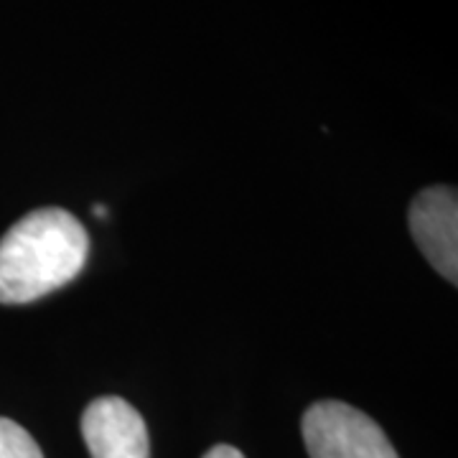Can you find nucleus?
<instances>
[{"mask_svg":"<svg viewBox=\"0 0 458 458\" xmlns=\"http://www.w3.org/2000/svg\"><path fill=\"white\" fill-rule=\"evenodd\" d=\"M301 428L311 458H400L369 415L339 400L313 403Z\"/></svg>","mask_w":458,"mask_h":458,"instance_id":"nucleus-2","label":"nucleus"},{"mask_svg":"<svg viewBox=\"0 0 458 458\" xmlns=\"http://www.w3.org/2000/svg\"><path fill=\"white\" fill-rule=\"evenodd\" d=\"M0 458H44L33 436L11 418H0Z\"/></svg>","mask_w":458,"mask_h":458,"instance_id":"nucleus-5","label":"nucleus"},{"mask_svg":"<svg viewBox=\"0 0 458 458\" xmlns=\"http://www.w3.org/2000/svg\"><path fill=\"white\" fill-rule=\"evenodd\" d=\"M82 436L92 458H150L143 415L123 397H98L82 415Z\"/></svg>","mask_w":458,"mask_h":458,"instance_id":"nucleus-4","label":"nucleus"},{"mask_svg":"<svg viewBox=\"0 0 458 458\" xmlns=\"http://www.w3.org/2000/svg\"><path fill=\"white\" fill-rule=\"evenodd\" d=\"M204 458H245V454L242 451H237L234 445H214L212 451H207L204 454Z\"/></svg>","mask_w":458,"mask_h":458,"instance_id":"nucleus-6","label":"nucleus"},{"mask_svg":"<svg viewBox=\"0 0 458 458\" xmlns=\"http://www.w3.org/2000/svg\"><path fill=\"white\" fill-rule=\"evenodd\" d=\"M89 237L66 209L44 207L18 219L0 240V303L23 306L82 273Z\"/></svg>","mask_w":458,"mask_h":458,"instance_id":"nucleus-1","label":"nucleus"},{"mask_svg":"<svg viewBox=\"0 0 458 458\" xmlns=\"http://www.w3.org/2000/svg\"><path fill=\"white\" fill-rule=\"evenodd\" d=\"M92 214H95V216H105V214H107V209H105L102 204H95V209H92Z\"/></svg>","mask_w":458,"mask_h":458,"instance_id":"nucleus-7","label":"nucleus"},{"mask_svg":"<svg viewBox=\"0 0 458 458\" xmlns=\"http://www.w3.org/2000/svg\"><path fill=\"white\" fill-rule=\"evenodd\" d=\"M410 232L426 260L458 283V199L454 186L423 189L410 204Z\"/></svg>","mask_w":458,"mask_h":458,"instance_id":"nucleus-3","label":"nucleus"}]
</instances>
